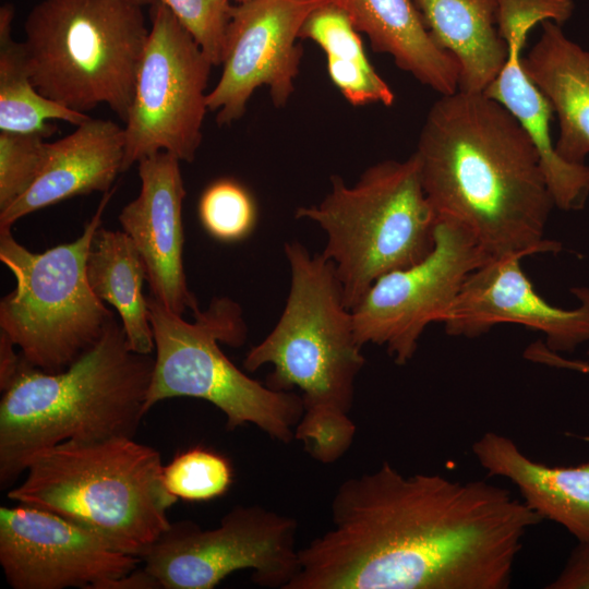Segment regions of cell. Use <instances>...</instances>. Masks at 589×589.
I'll return each instance as SVG.
<instances>
[{
  "label": "cell",
  "mask_w": 589,
  "mask_h": 589,
  "mask_svg": "<svg viewBox=\"0 0 589 589\" xmlns=\"http://www.w3.org/2000/svg\"><path fill=\"white\" fill-rule=\"evenodd\" d=\"M548 589H589V542H578Z\"/></svg>",
  "instance_id": "cell-30"
},
{
  "label": "cell",
  "mask_w": 589,
  "mask_h": 589,
  "mask_svg": "<svg viewBox=\"0 0 589 589\" xmlns=\"http://www.w3.org/2000/svg\"><path fill=\"white\" fill-rule=\"evenodd\" d=\"M86 275L93 292L119 314L130 348L151 354L155 350L149 322L144 263L130 237L101 225L96 229L87 254Z\"/></svg>",
  "instance_id": "cell-23"
},
{
  "label": "cell",
  "mask_w": 589,
  "mask_h": 589,
  "mask_svg": "<svg viewBox=\"0 0 589 589\" xmlns=\"http://www.w3.org/2000/svg\"><path fill=\"white\" fill-rule=\"evenodd\" d=\"M141 562L50 512L0 508V564L14 589H104Z\"/></svg>",
  "instance_id": "cell-14"
},
{
  "label": "cell",
  "mask_w": 589,
  "mask_h": 589,
  "mask_svg": "<svg viewBox=\"0 0 589 589\" xmlns=\"http://www.w3.org/2000/svg\"><path fill=\"white\" fill-rule=\"evenodd\" d=\"M47 144L40 133L0 131V212L34 183L45 163Z\"/></svg>",
  "instance_id": "cell-28"
},
{
  "label": "cell",
  "mask_w": 589,
  "mask_h": 589,
  "mask_svg": "<svg viewBox=\"0 0 589 589\" xmlns=\"http://www.w3.org/2000/svg\"><path fill=\"white\" fill-rule=\"evenodd\" d=\"M161 462L157 449L131 436L63 442L34 454L7 495L140 557L170 527L167 510L178 501Z\"/></svg>",
  "instance_id": "cell-5"
},
{
  "label": "cell",
  "mask_w": 589,
  "mask_h": 589,
  "mask_svg": "<svg viewBox=\"0 0 589 589\" xmlns=\"http://www.w3.org/2000/svg\"><path fill=\"white\" fill-rule=\"evenodd\" d=\"M285 254L290 289L284 311L272 332L248 351L243 366L253 372L271 364L268 387L301 390L303 414L294 440L314 460L333 464L356 437L350 411L365 359L333 262L311 255L297 241L285 244Z\"/></svg>",
  "instance_id": "cell-3"
},
{
  "label": "cell",
  "mask_w": 589,
  "mask_h": 589,
  "mask_svg": "<svg viewBox=\"0 0 589 589\" xmlns=\"http://www.w3.org/2000/svg\"><path fill=\"white\" fill-rule=\"evenodd\" d=\"M490 257L460 225L438 218L431 253L378 277L351 310L361 346H385L399 365L412 359L425 327L442 322L468 275Z\"/></svg>",
  "instance_id": "cell-12"
},
{
  "label": "cell",
  "mask_w": 589,
  "mask_h": 589,
  "mask_svg": "<svg viewBox=\"0 0 589 589\" xmlns=\"http://www.w3.org/2000/svg\"><path fill=\"white\" fill-rule=\"evenodd\" d=\"M132 2L139 4V5H153L155 4L156 2H158L159 0H131Z\"/></svg>",
  "instance_id": "cell-33"
},
{
  "label": "cell",
  "mask_w": 589,
  "mask_h": 589,
  "mask_svg": "<svg viewBox=\"0 0 589 589\" xmlns=\"http://www.w3.org/2000/svg\"><path fill=\"white\" fill-rule=\"evenodd\" d=\"M192 34L214 67L223 63L233 5L228 0H159Z\"/></svg>",
  "instance_id": "cell-29"
},
{
  "label": "cell",
  "mask_w": 589,
  "mask_h": 589,
  "mask_svg": "<svg viewBox=\"0 0 589 589\" xmlns=\"http://www.w3.org/2000/svg\"><path fill=\"white\" fill-rule=\"evenodd\" d=\"M414 154L437 217L464 227L490 259L561 250L544 237L555 205L539 152L496 100L484 93L441 95Z\"/></svg>",
  "instance_id": "cell-2"
},
{
  "label": "cell",
  "mask_w": 589,
  "mask_h": 589,
  "mask_svg": "<svg viewBox=\"0 0 589 589\" xmlns=\"http://www.w3.org/2000/svg\"><path fill=\"white\" fill-rule=\"evenodd\" d=\"M330 518L286 589H506L543 521L502 486L405 476L386 461L339 484Z\"/></svg>",
  "instance_id": "cell-1"
},
{
  "label": "cell",
  "mask_w": 589,
  "mask_h": 589,
  "mask_svg": "<svg viewBox=\"0 0 589 589\" xmlns=\"http://www.w3.org/2000/svg\"><path fill=\"white\" fill-rule=\"evenodd\" d=\"M147 304L156 354L146 412L168 398H200L225 414L229 431L253 424L275 441L294 440L303 414L301 396L251 378L219 347V342L240 347L245 341L247 326L238 303L214 298L205 311L192 312V322L152 296Z\"/></svg>",
  "instance_id": "cell-8"
},
{
  "label": "cell",
  "mask_w": 589,
  "mask_h": 589,
  "mask_svg": "<svg viewBox=\"0 0 589 589\" xmlns=\"http://www.w3.org/2000/svg\"><path fill=\"white\" fill-rule=\"evenodd\" d=\"M330 183L326 196L299 207L296 218L309 219L325 232L322 254L333 262L345 304L352 310L378 277L431 253L438 217L414 153L369 167L353 185L339 176Z\"/></svg>",
  "instance_id": "cell-6"
},
{
  "label": "cell",
  "mask_w": 589,
  "mask_h": 589,
  "mask_svg": "<svg viewBox=\"0 0 589 589\" xmlns=\"http://www.w3.org/2000/svg\"><path fill=\"white\" fill-rule=\"evenodd\" d=\"M15 344L0 330V389L3 393L14 381L22 361L14 350Z\"/></svg>",
  "instance_id": "cell-31"
},
{
  "label": "cell",
  "mask_w": 589,
  "mask_h": 589,
  "mask_svg": "<svg viewBox=\"0 0 589 589\" xmlns=\"http://www.w3.org/2000/svg\"><path fill=\"white\" fill-rule=\"evenodd\" d=\"M124 128L88 118L69 135L47 144L43 168L31 188L0 212V226L64 200L93 192L107 193L124 158Z\"/></svg>",
  "instance_id": "cell-18"
},
{
  "label": "cell",
  "mask_w": 589,
  "mask_h": 589,
  "mask_svg": "<svg viewBox=\"0 0 589 589\" xmlns=\"http://www.w3.org/2000/svg\"><path fill=\"white\" fill-rule=\"evenodd\" d=\"M588 354H589V350H588Z\"/></svg>",
  "instance_id": "cell-35"
},
{
  "label": "cell",
  "mask_w": 589,
  "mask_h": 589,
  "mask_svg": "<svg viewBox=\"0 0 589 589\" xmlns=\"http://www.w3.org/2000/svg\"><path fill=\"white\" fill-rule=\"evenodd\" d=\"M436 44L458 62V91L484 93L504 65L507 44L495 0H414Z\"/></svg>",
  "instance_id": "cell-22"
},
{
  "label": "cell",
  "mask_w": 589,
  "mask_h": 589,
  "mask_svg": "<svg viewBox=\"0 0 589 589\" xmlns=\"http://www.w3.org/2000/svg\"><path fill=\"white\" fill-rule=\"evenodd\" d=\"M228 1H230V0H228ZM233 1L238 2V4H240V3L249 2V1H251V0H233Z\"/></svg>",
  "instance_id": "cell-34"
},
{
  "label": "cell",
  "mask_w": 589,
  "mask_h": 589,
  "mask_svg": "<svg viewBox=\"0 0 589 589\" xmlns=\"http://www.w3.org/2000/svg\"><path fill=\"white\" fill-rule=\"evenodd\" d=\"M148 38L125 120L122 172L159 152L192 163L202 142L214 67L161 1L151 5Z\"/></svg>",
  "instance_id": "cell-11"
},
{
  "label": "cell",
  "mask_w": 589,
  "mask_h": 589,
  "mask_svg": "<svg viewBox=\"0 0 589 589\" xmlns=\"http://www.w3.org/2000/svg\"><path fill=\"white\" fill-rule=\"evenodd\" d=\"M24 31L31 79L41 95L82 113L106 104L125 122L149 34L142 5L43 0Z\"/></svg>",
  "instance_id": "cell-7"
},
{
  "label": "cell",
  "mask_w": 589,
  "mask_h": 589,
  "mask_svg": "<svg viewBox=\"0 0 589 589\" xmlns=\"http://www.w3.org/2000/svg\"><path fill=\"white\" fill-rule=\"evenodd\" d=\"M332 0H251L233 5L226 34L223 71L207 94L219 125L242 118L261 86L276 107L294 92L303 50L297 40L308 16Z\"/></svg>",
  "instance_id": "cell-13"
},
{
  "label": "cell",
  "mask_w": 589,
  "mask_h": 589,
  "mask_svg": "<svg viewBox=\"0 0 589 589\" xmlns=\"http://www.w3.org/2000/svg\"><path fill=\"white\" fill-rule=\"evenodd\" d=\"M472 453L489 476L515 484L522 502L543 520L563 526L578 542H589V458L577 466H549L495 432L478 438Z\"/></svg>",
  "instance_id": "cell-19"
},
{
  "label": "cell",
  "mask_w": 589,
  "mask_h": 589,
  "mask_svg": "<svg viewBox=\"0 0 589 589\" xmlns=\"http://www.w3.org/2000/svg\"><path fill=\"white\" fill-rule=\"evenodd\" d=\"M299 38L323 49L329 79L349 104H394V92L369 62L357 28L341 8L328 3L314 10Z\"/></svg>",
  "instance_id": "cell-24"
},
{
  "label": "cell",
  "mask_w": 589,
  "mask_h": 589,
  "mask_svg": "<svg viewBox=\"0 0 589 589\" xmlns=\"http://www.w3.org/2000/svg\"><path fill=\"white\" fill-rule=\"evenodd\" d=\"M141 190L119 214L146 269L151 296L170 311L183 315L199 308L189 290L183 266L182 203L185 189L180 160L159 152L139 163Z\"/></svg>",
  "instance_id": "cell-16"
},
{
  "label": "cell",
  "mask_w": 589,
  "mask_h": 589,
  "mask_svg": "<svg viewBox=\"0 0 589 589\" xmlns=\"http://www.w3.org/2000/svg\"><path fill=\"white\" fill-rule=\"evenodd\" d=\"M154 361L152 353L130 348L116 317L100 339L61 372H44L22 358L0 402L1 488L10 486L44 448L69 441L134 437L147 413Z\"/></svg>",
  "instance_id": "cell-4"
},
{
  "label": "cell",
  "mask_w": 589,
  "mask_h": 589,
  "mask_svg": "<svg viewBox=\"0 0 589 589\" xmlns=\"http://www.w3.org/2000/svg\"><path fill=\"white\" fill-rule=\"evenodd\" d=\"M539 40L522 56L528 76L556 113L557 154L572 164H585L589 155V50L569 39L561 25L541 23Z\"/></svg>",
  "instance_id": "cell-21"
},
{
  "label": "cell",
  "mask_w": 589,
  "mask_h": 589,
  "mask_svg": "<svg viewBox=\"0 0 589 589\" xmlns=\"http://www.w3.org/2000/svg\"><path fill=\"white\" fill-rule=\"evenodd\" d=\"M104 589H161L155 577L144 569L135 568L119 578L108 581Z\"/></svg>",
  "instance_id": "cell-32"
},
{
  "label": "cell",
  "mask_w": 589,
  "mask_h": 589,
  "mask_svg": "<svg viewBox=\"0 0 589 589\" xmlns=\"http://www.w3.org/2000/svg\"><path fill=\"white\" fill-rule=\"evenodd\" d=\"M297 534L293 517L238 505L213 529L172 522L140 558L161 589H213L241 569L257 586L286 589L299 570Z\"/></svg>",
  "instance_id": "cell-10"
},
{
  "label": "cell",
  "mask_w": 589,
  "mask_h": 589,
  "mask_svg": "<svg viewBox=\"0 0 589 589\" xmlns=\"http://www.w3.org/2000/svg\"><path fill=\"white\" fill-rule=\"evenodd\" d=\"M14 7L0 8V131L40 133L57 131L48 120H62L75 127L91 116L69 109L41 95L31 79L23 43L12 37Z\"/></svg>",
  "instance_id": "cell-25"
},
{
  "label": "cell",
  "mask_w": 589,
  "mask_h": 589,
  "mask_svg": "<svg viewBox=\"0 0 589 589\" xmlns=\"http://www.w3.org/2000/svg\"><path fill=\"white\" fill-rule=\"evenodd\" d=\"M372 48L441 95L458 91L459 65L430 34L414 0H332Z\"/></svg>",
  "instance_id": "cell-20"
},
{
  "label": "cell",
  "mask_w": 589,
  "mask_h": 589,
  "mask_svg": "<svg viewBox=\"0 0 589 589\" xmlns=\"http://www.w3.org/2000/svg\"><path fill=\"white\" fill-rule=\"evenodd\" d=\"M197 213L205 231L221 242L248 238L257 223V206L250 191L235 179L221 178L202 193Z\"/></svg>",
  "instance_id": "cell-26"
},
{
  "label": "cell",
  "mask_w": 589,
  "mask_h": 589,
  "mask_svg": "<svg viewBox=\"0 0 589 589\" xmlns=\"http://www.w3.org/2000/svg\"><path fill=\"white\" fill-rule=\"evenodd\" d=\"M115 189L75 240L34 253L0 226V261L16 286L0 301V330L32 366L58 373L88 351L115 314L92 290L86 275L89 244Z\"/></svg>",
  "instance_id": "cell-9"
},
{
  "label": "cell",
  "mask_w": 589,
  "mask_h": 589,
  "mask_svg": "<svg viewBox=\"0 0 589 589\" xmlns=\"http://www.w3.org/2000/svg\"><path fill=\"white\" fill-rule=\"evenodd\" d=\"M520 256L490 259L471 272L441 323L447 335L474 338L502 323L543 333L553 352H572L589 340V288L573 292L580 301L572 310L552 305L533 288Z\"/></svg>",
  "instance_id": "cell-15"
},
{
  "label": "cell",
  "mask_w": 589,
  "mask_h": 589,
  "mask_svg": "<svg viewBox=\"0 0 589 589\" xmlns=\"http://www.w3.org/2000/svg\"><path fill=\"white\" fill-rule=\"evenodd\" d=\"M537 23L515 14H498L496 26L507 44V57L484 94L505 107L522 125L541 157L554 205L563 211L585 206L589 196V166L564 160L551 137L553 109L522 64L527 35Z\"/></svg>",
  "instance_id": "cell-17"
},
{
  "label": "cell",
  "mask_w": 589,
  "mask_h": 589,
  "mask_svg": "<svg viewBox=\"0 0 589 589\" xmlns=\"http://www.w3.org/2000/svg\"><path fill=\"white\" fill-rule=\"evenodd\" d=\"M163 474L169 492L191 502L209 501L224 495L233 480L230 461L202 447L178 454L164 466Z\"/></svg>",
  "instance_id": "cell-27"
}]
</instances>
